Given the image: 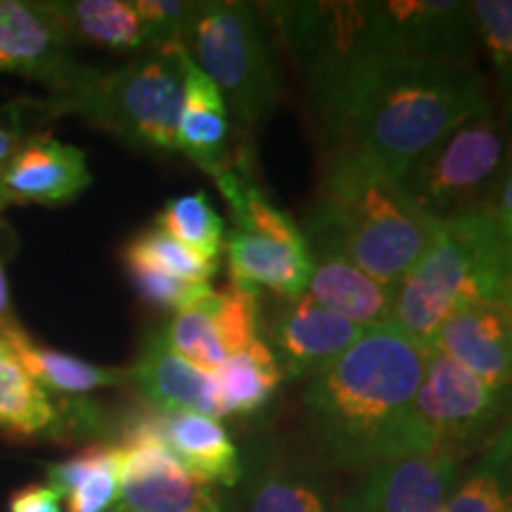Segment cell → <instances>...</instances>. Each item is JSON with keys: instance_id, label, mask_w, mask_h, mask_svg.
I'll return each instance as SVG.
<instances>
[{"instance_id": "1", "label": "cell", "mask_w": 512, "mask_h": 512, "mask_svg": "<svg viewBox=\"0 0 512 512\" xmlns=\"http://www.w3.org/2000/svg\"><path fill=\"white\" fill-rule=\"evenodd\" d=\"M328 152H349L396 176L472 117L496 112L470 64L370 53L304 79Z\"/></svg>"}, {"instance_id": "2", "label": "cell", "mask_w": 512, "mask_h": 512, "mask_svg": "<svg viewBox=\"0 0 512 512\" xmlns=\"http://www.w3.org/2000/svg\"><path fill=\"white\" fill-rule=\"evenodd\" d=\"M427 347L394 323L368 328L302 389L304 446L337 475L427 453L413 403Z\"/></svg>"}, {"instance_id": "3", "label": "cell", "mask_w": 512, "mask_h": 512, "mask_svg": "<svg viewBox=\"0 0 512 512\" xmlns=\"http://www.w3.org/2000/svg\"><path fill=\"white\" fill-rule=\"evenodd\" d=\"M304 226L330 235L370 278L399 287L432 245L439 221L382 166L349 152H328Z\"/></svg>"}, {"instance_id": "4", "label": "cell", "mask_w": 512, "mask_h": 512, "mask_svg": "<svg viewBox=\"0 0 512 512\" xmlns=\"http://www.w3.org/2000/svg\"><path fill=\"white\" fill-rule=\"evenodd\" d=\"M512 240L489 207L441 221L432 245L396 287L392 323L430 349L465 304H510Z\"/></svg>"}, {"instance_id": "5", "label": "cell", "mask_w": 512, "mask_h": 512, "mask_svg": "<svg viewBox=\"0 0 512 512\" xmlns=\"http://www.w3.org/2000/svg\"><path fill=\"white\" fill-rule=\"evenodd\" d=\"M185 50H150L114 69L95 67L74 91L46 95L50 117H76L126 145L147 152H176L183 105Z\"/></svg>"}, {"instance_id": "6", "label": "cell", "mask_w": 512, "mask_h": 512, "mask_svg": "<svg viewBox=\"0 0 512 512\" xmlns=\"http://www.w3.org/2000/svg\"><path fill=\"white\" fill-rule=\"evenodd\" d=\"M181 46L219 88L240 131L252 136L271 114L283 88L261 10L240 0L195 3Z\"/></svg>"}, {"instance_id": "7", "label": "cell", "mask_w": 512, "mask_h": 512, "mask_svg": "<svg viewBox=\"0 0 512 512\" xmlns=\"http://www.w3.org/2000/svg\"><path fill=\"white\" fill-rule=\"evenodd\" d=\"M510 150L512 133L496 112L472 117L422 152L401 183L425 214L448 221L489 207Z\"/></svg>"}, {"instance_id": "8", "label": "cell", "mask_w": 512, "mask_h": 512, "mask_svg": "<svg viewBox=\"0 0 512 512\" xmlns=\"http://www.w3.org/2000/svg\"><path fill=\"white\" fill-rule=\"evenodd\" d=\"M413 413L427 453H448L465 463L494 446L512 422V389L486 384L430 349Z\"/></svg>"}, {"instance_id": "9", "label": "cell", "mask_w": 512, "mask_h": 512, "mask_svg": "<svg viewBox=\"0 0 512 512\" xmlns=\"http://www.w3.org/2000/svg\"><path fill=\"white\" fill-rule=\"evenodd\" d=\"M238 512H342V484L306 446L256 434L240 451Z\"/></svg>"}, {"instance_id": "10", "label": "cell", "mask_w": 512, "mask_h": 512, "mask_svg": "<svg viewBox=\"0 0 512 512\" xmlns=\"http://www.w3.org/2000/svg\"><path fill=\"white\" fill-rule=\"evenodd\" d=\"M377 53L425 57L477 67V27L460 0H368Z\"/></svg>"}, {"instance_id": "11", "label": "cell", "mask_w": 512, "mask_h": 512, "mask_svg": "<svg viewBox=\"0 0 512 512\" xmlns=\"http://www.w3.org/2000/svg\"><path fill=\"white\" fill-rule=\"evenodd\" d=\"M74 48L50 3L0 0V74L41 83L48 95H64L95 72Z\"/></svg>"}, {"instance_id": "12", "label": "cell", "mask_w": 512, "mask_h": 512, "mask_svg": "<svg viewBox=\"0 0 512 512\" xmlns=\"http://www.w3.org/2000/svg\"><path fill=\"white\" fill-rule=\"evenodd\" d=\"M463 475L448 453H415L384 460L342 486V512H441Z\"/></svg>"}, {"instance_id": "13", "label": "cell", "mask_w": 512, "mask_h": 512, "mask_svg": "<svg viewBox=\"0 0 512 512\" xmlns=\"http://www.w3.org/2000/svg\"><path fill=\"white\" fill-rule=\"evenodd\" d=\"M366 328L325 309L309 294L283 302L266 325V347L290 380H309L347 351Z\"/></svg>"}, {"instance_id": "14", "label": "cell", "mask_w": 512, "mask_h": 512, "mask_svg": "<svg viewBox=\"0 0 512 512\" xmlns=\"http://www.w3.org/2000/svg\"><path fill=\"white\" fill-rule=\"evenodd\" d=\"M119 486L126 512H226L211 484L157 441L121 448Z\"/></svg>"}, {"instance_id": "15", "label": "cell", "mask_w": 512, "mask_h": 512, "mask_svg": "<svg viewBox=\"0 0 512 512\" xmlns=\"http://www.w3.org/2000/svg\"><path fill=\"white\" fill-rule=\"evenodd\" d=\"M86 152L41 131L0 174V214L10 207H60L91 188Z\"/></svg>"}, {"instance_id": "16", "label": "cell", "mask_w": 512, "mask_h": 512, "mask_svg": "<svg viewBox=\"0 0 512 512\" xmlns=\"http://www.w3.org/2000/svg\"><path fill=\"white\" fill-rule=\"evenodd\" d=\"M128 370V384L140 403L159 413H200L207 418H228L219 382L178 356L166 342L164 330L147 332L136 361Z\"/></svg>"}, {"instance_id": "17", "label": "cell", "mask_w": 512, "mask_h": 512, "mask_svg": "<svg viewBox=\"0 0 512 512\" xmlns=\"http://www.w3.org/2000/svg\"><path fill=\"white\" fill-rule=\"evenodd\" d=\"M302 233L311 256V280L306 294L366 330L392 323L396 287L370 278L351 264L349 256L323 230L304 226Z\"/></svg>"}, {"instance_id": "18", "label": "cell", "mask_w": 512, "mask_h": 512, "mask_svg": "<svg viewBox=\"0 0 512 512\" xmlns=\"http://www.w3.org/2000/svg\"><path fill=\"white\" fill-rule=\"evenodd\" d=\"M430 349L460 363L486 384L512 389V309L477 302L460 306L434 335Z\"/></svg>"}, {"instance_id": "19", "label": "cell", "mask_w": 512, "mask_h": 512, "mask_svg": "<svg viewBox=\"0 0 512 512\" xmlns=\"http://www.w3.org/2000/svg\"><path fill=\"white\" fill-rule=\"evenodd\" d=\"M233 283L264 287L283 302L299 299L309 290L311 256L306 240L290 242L233 228L223 240Z\"/></svg>"}, {"instance_id": "20", "label": "cell", "mask_w": 512, "mask_h": 512, "mask_svg": "<svg viewBox=\"0 0 512 512\" xmlns=\"http://www.w3.org/2000/svg\"><path fill=\"white\" fill-rule=\"evenodd\" d=\"M176 152L216 178L235 162L230 150V114L219 88L185 55L183 105L176 128Z\"/></svg>"}, {"instance_id": "21", "label": "cell", "mask_w": 512, "mask_h": 512, "mask_svg": "<svg viewBox=\"0 0 512 512\" xmlns=\"http://www.w3.org/2000/svg\"><path fill=\"white\" fill-rule=\"evenodd\" d=\"M162 439L195 477L235 489L242 477L240 448L219 420L200 413H162Z\"/></svg>"}, {"instance_id": "22", "label": "cell", "mask_w": 512, "mask_h": 512, "mask_svg": "<svg viewBox=\"0 0 512 512\" xmlns=\"http://www.w3.org/2000/svg\"><path fill=\"white\" fill-rule=\"evenodd\" d=\"M8 347L15 351L24 370L31 375L38 387L48 396L57 399H81L98 389L126 387L128 370L98 366V363L83 361L79 356L64 354L36 342L27 330L8 339Z\"/></svg>"}, {"instance_id": "23", "label": "cell", "mask_w": 512, "mask_h": 512, "mask_svg": "<svg viewBox=\"0 0 512 512\" xmlns=\"http://www.w3.org/2000/svg\"><path fill=\"white\" fill-rule=\"evenodd\" d=\"M74 46L114 53H150V38L136 10V0H67L50 3Z\"/></svg>"}, {"instance_id": "24", "label": "cell", "mask_w": 512, "mask_h": 512, "mask_svg": "<svg viewBox=\"0 0 512 512\" xmlns=\"http://www.w3.org/2000/svg\"><path fill=\"white\" fill-rule=\"evenodd\" d=\"M57 427V401L24 370L0 337V432L12 439H50Z\"/></svg>"}, {"instance_id": "25", "label": "cell", "mask_w": 512, "mask_h": 512, "mask_svg": "<svg viewBox=\"0 0 512 512\" xmlns=\"http://www.w3.org/2000/svg\"><path fill=\"white\" fill-rule=\"evenodd\" d=\"M219 382L228 418H252L271 403L275 392L283 384L285 375L275 361L273 351L264 339H256L240 354L226 358V363L214 373Z\"/></svg>"}, {"instance_id": "26", "label": "cell", "mask_w": 512, "mask_h": 512, "mask_svg": "<svg viewBox=\"0 0 512 512\" xmlns=\"http://www.w3.org/2000/svg\"><path fill=\"white\" fill-rule=\"evenodd\" d=\"M512 422L458 479L441 512H512Z\"/></svg>"}, {"instance_id": "27", "label": "cell", "mask_w": 512, "mask_h": 512, "mask_svg": "<svg viewBox=\"0 0 512 512\" xmlns=\"http://www.w3.org/2000/svg\"><path fill=\"white\" fill-rule=\"evenodd\" d=\"M155 228L207 261H219L223 252V240H226L223 219L211 207L204 192H192L166 202L157 211Z\"/></svg>"}, {"instance_id": "28", "label": "cell", "mask_w": 512, "mask_h": 512, "mask_svg": "<svg viewBox=\"0 0 512 512\" xmlns=\"http://www.w3.org/2000/svg\"><path fill=\"white\" fill-rule=\"evenodd\" d=\"M470 8L479 46L494 67L503 98V121L512 133V0H477Z\"/></svg>"}, {"instance_id": "29", "label": "cell", "mask_w": 512, "mask_h": 512, "mask_svg": "<svg viewBox=\"0 0 512 512\" xmlns=\"http://www.w3.org/2000/svg\"><path fill=\"white\" fill-rule=\"evenodd\" d=\"M121 259L140 261V264L159 268V271L174 275V278L192 280V283H211V278L219 271V261H207L202 256L192 254L181 242L169 238L155 226L133 235L124 252H121Z\"/></svg>"}, {"instance_id": "30", "label": "cell", "mask_w": 512, "mask_h": 512, "mask_svg": "<svg viewBox=\"0 0 512 512\" xmlns=\"http://www.w3.org/2000/svg\"><path fill=\"white\" fill-rule=\"evenodd\" d=\"M162 330L169 347L204 373H216L226 363L228 354L214 328V320L202 302L174 313V318Z\"/></svg>"}, {"instance_id": "31", "label": "cell", "mask_w": 512, "mask_h": 512, "mask_svg": "<svg viewBox=\"0 0 512 512\" xmlns=\"http://www.w3.org/2000/svg\"><path fill=\"white\" fill-rule=\"evenodd\" d=\"M121 261H124L126 273L128 278H131L133 287H136L138 297L157 311H185L190 309V306H195L197 302H202V299L214 290L211 283H192V280L174 278V275L147 264H140V261Z\"/></svg>"}, {"instance_id": "32", "label": "cell", "mask_w": 512, "mask_h": 512, "mask_svg": "<svg viewBox=\"0 0 512 512\" xmlns=\"http://www.w3.org/2000/svg\"><path fill=\"white\" fill-rule=\"evenodd\" d=\"M119 465H121V448L110 444L107 453L98 460V465L91 467L81 482L69 491L67 512H107L112 505H117L121 498L119 486Z\"/></svg>"}, {"instance_id": "33", "label": "cell", "mask_w": 512, "mask_h": 512, "mask_svg": "<svg viewBox=\"0 0 512 512\" xmlns=\"http://www.w3.org/2000/svg\"><path fill=\"white\" fill-rule=\"evenodd\" d=\"M48 121L53 117L43 98H19L0 105V174L22 145L38 136Z\"/></svg>"}, {"instance_id": "34", "label": "cell", "mask_w": 512, "mask_h": 512, "mask_svg": "<svg viewBox=\"0 0 512 512\" xmlns=\"http://www.w3.org/2000/svg\"><path fill=\"white\" fill-rule=\"evenodd\" d=\"M136 10L143 19L150 50L183 48V36L188 29L195 3L188 0H136Z\"/></svg>"}, {"instance_id": "35", "label": "cell", "mask_w": 512, "mask_h": 512, "mask_svg": "<svg viewBox=\"0 0 512 512\" xmlns=\"http://www.w3.org/2000/svg\"><path fill=\"white\" fill-rule=\"evenodd\" d=\"M64 496L50 484H27L12 491L8 512H62Z\"/></svg>"}, {"instance_id": "36", "label": "cell", "mask_w": 512, "mask_h": 512, "mask_svg": "<svg viewBox=\"0 0 512 512\" xmlns=\"http://www.w3.org/2000/svg\"><path fill=\"white\" fill-rule=\"evenodd\" d=\"M5 242H15L12 240V233L0 221V337L8 342L19 332H24L22 323H19L15 316V309H12V299H10V285H8V273H5V259H8V249H5Z\"/></svg>"}, {"instance_id": "37", "label": "cell", "mask_w": 512, "mask_h": 512, "mask_svg": "<svg viewBox=\"0 0 512 512\" xmlns=\"http://www.w3.org/2000/svg\"><path fill=\"white\" fill-rule=\"evenodd\" d=\"M489 209L494 211L496 219L501 221L503 230L512 240V150H510L508 166H505L501 181H498L496 190H494V197H491V202H489Z\"/></svg>"}, {"instance_id": "38", "label": "cell", "mask_w": 512, "mask_h": 512, "mask_svg": "<svg viewBox=\"0 0 512 512\" xmlns=\"http://www.w3.org/2000/svg\"><path fill=\"white\" fill-rule=\"evenodd\" d=\"M107 512H126V510L121 508V505H117V508H112V510H107Z\"/></svg>"}, {"instance_id": "39", "label": "cell", "mask_w": 512, "mask_h": 512, "mask_svg": "<svg viewBox=\"0 0 512 512\" xmlns=\"http://www.w3.org/2000/svg\"><path fill=\"white\" fill-rule=\"evenodd\" d=\"M508 306H510V309H512V297H510V304H508Z\"/></svg>"}]
</instances>
